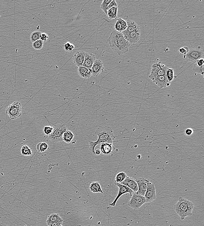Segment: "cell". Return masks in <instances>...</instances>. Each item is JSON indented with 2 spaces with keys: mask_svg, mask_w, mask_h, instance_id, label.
<instances>
[{
  "mask_svg": "<svg viewBox=\"0 0 204 226\" xmlns=\"http://www.w3.org/2000/svg\"><path fill=\"white\" fill-rule=\"evenodd\" d=\"M151 81L160 88H166L170 85V83L168 81L166 74L158 76Z\"/></svg>",
  "mask_w": 204,
  "mask_h": 226,
  "instance_id": "obj_14",
  "label": "cell"
},
{
  "mask_svg": "<svg viewBox=\"0 0 204 226\" xmlns=\"http://www.w3.org/2000/svg\"><path fill=\"white\" fill-rule=\"evenodd\" d=\"M112 0H103L101 5V9L107 15L108 6Z\"/></svg>",
  "mask_w": 204,
  "mask_h": 226,
  "instance_id": "obj_30",
  "label": "cell"
},
{
  "mask_svg": "<svg viewBox=\"0 0 204 226\" xmlns=\"http://www.w3.org/2000/svg\"><path fill=\"white\" fill-rule=\"evenodd\" d=\"M95 154H96V155H99L101 153L100 150L99 149L96 150V151H95Z\"/></svg>",
  "mask_w": 204,
  "mask_h": 226,
  "instance_id": "obj_41",
  "label": "cell"
},
{
  "mask_svg": "<svg viewBox=\"0 0 204 226\" xmlns=\"http://www.w3.org/2000/svg\"><path fill=\"white\" fill-rule=\"evenodd\" d=\"M89 189L93 193H103L101 186L98 182H93L90 185Z\"/></svg>",
  "mask_w": 204,
  "mask_h": 226,
  "instance_id": "obj_23",
  "label": "cell"
},
{
  "mask_svg": "<svg viewBox=\"0 0 204 226\" xmlns=\"http://www.w3.org/2000/svg\"><path fill=\"white\" fill-rule=\"evenodd\" d=\"M63 220L62 218L58 214H52L49 215L46 220V223L48 226L52 223H63Z\"/></svg>",
  "mask_w": 204,
  "mask_h": 226,
  "instance_id": "obj_20",
  "label": "cell"
},
{
  "mask_svg": "<svg viewBox=\"0 0 204 226\" xmlns=\"http://www.w3.org/2000/svg\"><path fill=\"white\" fill-rule=\"evenodd\" d=\"M147 189L145 197L146 203H151L156 198L155 187V184L151 183L149 180L147 179Z\"/></svg>",
  "mask_w": 204,
  "mask_h": 226,
  "instance_id": "obj_10",
  "label": "cell"
},
{
  "mask_svg": "<svg viewBox=\"0 0 204 226\" xmlns=\"http://www.w3.org/2000/svg\"><path fill=\"white\" fill-rule=\"evenodd\" d=\"M137 183L138 190L136 194L142 196H145L147 189V179L143 178H138L135 179Z\"/></svg>",
  "mask_w": 204,
  "mask_h": 226,
  "instance_id": "obj_13",
  "label": "cell"
},
{
  "mask_svg": "<svg viewBox=\"0 0 204 226\" xmlns=\"http://www.w3.org/2000/svg\"><path fill=\"white\" fill-rule=\"evenodd\" d=\"M188 51H189V49H188V47H183L179 48L178 51H179L180 53H182V54H183L184 55H183L184 56H183V58H184L186 54L188 53Z\"/></svg>",
  "mask_w": 204,
  "mask_h": 226,
  "instance_id": "obj_35",
  "label": "cell"
},
{
  "mask_svg": "<svg viewBox=\"0 0 204 226\" xmlns=\"http://www.w3.org/2000/svg\"><path fill=\"white\" fill-rule=\"evenodd\" d=\"M167 68L165 65L161 64L160 62L155 63L151 66V71L148 78L152 81L158 76L165 75Z\"/></svg>",
  "mask_w": 204,
  "mask_h": 226,
  "instance_id": "obj_6",
  "label": "cell"
},
{
  "mask_svg": "<svg viewBox=\"0 0 204 226\" xmlns=\"http://www.w3.org/2000/svg\"><path fill=\"white\" fill-rule=\"evenodd\" d=\"M51 134L49 135V139L53 143L61 142L64 132L68 130L67 126L64 123H59L54 125Z\"/></svg>",
  "mask_w": 204,
  "mask_h": 226,
  "instance_id": "obj_4",
  "label": "cell"
},
{
  "mask_svg": "<svg viewBox=\"0 0 204 226\" xmlns=\"http://www.w3.org/2000/svg\"><path fill=\"white\" fill-rule=\"evenodd\" d=\"M77 226H80V225H77Z\"/></svg>",
  "mask_w": 204,
  "mask_h": 226,
  "instance_id": "obj_42",
  "label": "cell"
},
{
  "mask_svg": "<svg viewBox=\"0 0 204 226\" xmlns=\"http://www.w3.org/2000/svg\"><path fill=\"white\" fill-rule=\"evenodd\" d=\"M64 49L67 52H71L73 51L75 48V45L71 43L68 42L64 45Z\"/></svg>",
  "mask_w": 204,
  "mask_h": 226,
  "instance_id": "obj_32",
  "label": "cell"
},
{
  "mask_svg": "<svg viewBox=\"0 0 204 226\" xmlns=\"http://www.w3.org/2000/svg\"><path fill=\"white\" fill-rule=\"evenodd\" d=\"M49 226H63L62 223H54L51 224Z\"/></svg>",
  "mask_w": 204,
  "mask_h": 226,
  "instance_id": "obj_40",
  "label": "cell"
},
{
  "mask_svg": "<svg viewBox=\"0 0 204 226\" xmlns=\"http://www.w3.org/2000/svg\"><path fill=\"white\" fill-rule=\"evenodd\" d=\"M113 7H118L117 4L115 0H112L111 2L109 4L108 6V10Z\"/></svg>",
  "mask_w": 204,
  "mask_h": 226,
  "instance_id": "obj_39",
  "label": "cell"
},
{
  "mask_svg": "<svg viewBox=\"0 0 204 226\" xmlns=\"http://www.w3.org/2000/svg\"><path fill=\"white\" fill-rule=\"evenodd\" d=\"M53 127L50 126H46L44 128L43 131L44 134L47 136L51 134L53 132Z\"/></svg>",
  "mask_w": 204,
  "mask_h": 226,
  "instance_id": "obj_33",
  "label": "cell"
},
{
  "mask_svg": "<svg viewBox=\"0 0 204 226\" xmlns=\"http://www.w3.org/2000/svg\"><path fill=\"white\" fill-rule=\"evenodd\" d=\"M91 74L94 77H96L104 71L103 62L100 60H96L91 67Z\"/></svg>",
  "mask_w": 204,
  "mask_h": 226,
  "instance_id": "obj_12",
  "label": "cell"
},
{
  "mask_svg": "<svg viewBox=\"0 0 204 226\" xmlns=\"http://www.w3.org/2000/svg\"><path fill=\"white\" fill-rule=\"evenodd\" d=\"M85 52L82 51L76 52L73 56V62L74 64L78 67L82 66L85 60Z\"/></svg>",
  "mask_w": 204,
  "mask_h": 226,
  "instance_id": "obj_16",
  "label": "cell"
},
{
  "mask_svg": "<svg viewBox=\"0 0 204 226\" xmlns=\"http://www.w3.org/2000/svg\"><path fill=\"white\" fill-rule=\"evenodd\" d=\"M108 42L111 49L119 55L127 52L131 45L124 38L122 33L118 32L115 29L111 32Z\"/></svg>",
  "mask_w": 204,
  "mask_h": 226,
  "instance_id": "obj_1",
  "label": "cell"
},
{
  "mask_svg": "<svg viewBox=\"0 0 204 226\" xmlns=\"http://www.w3.org/2000/svg\"><path fill=\"white\" fill-rule=\"evenodd\" d=\"M96 60V58L95 54L91 53L86 52L85 60L82 66L89 69H91L94 62Z\"/></svg>",
  "mask_w": 204,
  "mask_h": 226,
  "instance_id": "obj_15",
  "label": "cell"
},
{
  "mask_svg": "<svg viewBox=\"0 0 204 226\" xmlns=\"http://www.w3.org/2000/svg\"><path fill=\"white\" fill-rule=\"evenodd\" d=\"M75 135L70 130H67L64 132L62 136V140L67 144H70L73 140Z\"/></svg>",
  "mask_w": 204,
  "mask_h": 226,
  "instance_id": "obj_22",
  "label": "cell"
},
{
  "mask_svg": "<svg viewBox=\"0 0 204 226\" xmlns=\"http://www.w3.org/2000/svg\"><path fill=\"white\" fill-rule=\"evenodd\" d=\"M100 150L101 152L103 154L109 155L112 154L115 150V147L113 144H109V143H102L101 144Z\"/></svg>",
  "mask_w": 204,
  "mask_h": 226,
  "instance_id": "obj_18",
  "label": "cell"
},
{
  "mask_svg": "<svg viewBox=\"0 0 204 226\" xmlns=\"http://www.w3.org/2000/svg\"><path fill=\"white\" fill-rule=\"evenodd\" d=\"M32 46L34 49L36 50H40L43 48V42L41 41V40H39L32 43Z\"/></svg>",
  "mask_w": 204,
  "mask_h": 226,
  "instance_id": "obj_31",
  "label": "cell"
},
{
  "mask_svg": "<svg viewBox=\"0 0 204 226\" xmlns=\"http://www.w3.org/2000/svg\"><path fill=\"white\" fill-rule=\"evenodd\" d=\"M120 184L128 187L134 193H136L138 190L137 183L136 182L135 179L133 178L127 176V178L125 179V180Z\"/></svg>",
  "mask_w": 204,
  "mask_h": 226,
  "instance_id": "obj_17",
  "label": "cell"
},
{
  "mask_svg": "<svg viewBox=\"0 0 204 226\" xmlns=\"http://www.w3.org/2000/svg\"><path fill=\"white\" fill-rule=\"evenodd\" d=\"M193 70L195 73H200L203 75H204V67L199 68L197 67L195 64H194Z\"/></svg>",
  "mask_w": 204,
  "mask_h": 226,
  "instance_id": "obj_34",
  "label": "cell"
},
{
  "mask_svg": "<svg viewBox=\"0 0 204 226\" xmlns=\"http://www.w3.org/2000/svg\"><path fill=\"white\" fill-rule=\"evenodd\" d=\"M124 38L129 42L131 45H133L139 41L140 38V29L130 32L123 31L122 32Z\"/></svg>",
  "mask_w": 204,
  "mask_h": 226,
  "instance_id": "obj_11",
  "label": "cell"
},
{
  "mask_svg": "<svg viewBox=\"0 0 204 226\" xmlns=\"http://www.w3.org/2000/svg\"><path fill=\"white\" fill-rule=\"evenodd\" d=\"M78 73L80 77L84 79L89 78L92 75L91 70L83 66L78 67Z\"/></svg>",
  "mask_w": 204,
  "mask_h": 226,
  "instance_id": "obj_21",
  "label": "cell"
},
{
  "mask_svg": "<svg viewBox=\"0 0 204 226\" xmlns=\"http://www.w3.org/2000/svg\"><path fill=\"white\" fill-rule=\"evenodd\" d=\"M126 174L124 172H121L117 174V175H116V178H115V182L117 183H121V182H123L125 179L127 177Z\"/></svg>",
  "mask_w": 204,
  "mask_h": 226,
  "instance_id": "obj_27",
  "label": "cell"
},
{
  "mask_svg": "<svg viewBox=\"0 0 204 226\" xmlns=\"http://www.w3.org/2000/svg\"><path fill=\"white\" fill-rule=\"evenodd\" d=\"M204 52L203 49L198 48L189 50L188 53L183 58L188 62L195 61L198 60L203 58Z\"/></svg>",
  "mask_w": 204,
  "mask_h": 226,
  "instance_id": "obj_8",
  "label": "cell"
},
{
  "mask_svg": "<svg viewBox=\"0 0 204 226\" xmlns=\"http://www.w3.org/2000/svg\"><path fill=\"white\" fill-rule=\"evenodd\" d=\"M115 30L118 32L122 33L126 30L127 28V24L126 21L124 20L121 18H118L117 19L115 24Z\"/></svg>",
  "mask_w": 204,
  "mask_h": 226,
  "instance_id": "obj_19",
  "label": "cell"
},
{
  "mask_svg": "<svg viewBox=\"0 0 204 226\" xmlns=\"http://www.w3.org/2000/svg\"><path fill=\"white\" fill-rule=\"evenodd\" d=\"M193 129L191 128H188L186 129L184 131L185 135L187 136H191L192 134H193Z\"/></svg>",
  "mask_w": 204,
  "mask_h": 226,
  "instance_id": "obj_37",
  "label": "cell"
},
{
  "mask_svg": "<svg viewBox=\"0 0 204 226\" xmlns=\"http://www.w3.org/2000/svg\"><path fill=\"white\" fill-rule=\"evenodd\" d=\"M114 184L118 188V191L116 197L113 202L109 204L110 206L112 207H116V204L118 200L119 199L121 196L126 195V194H128L130 195V196L131 197L134 193L128 187L125 186V185H121L119 183H116V182H114Z\"/></svg>",
  "mask_w": 204,
  "mask_h": 226,
  "instance_id": "obj_9",
  "label": "cell"
},
{
  "mask_svg": "<svg viewBox=\"0 0 204 226\" xmlns=\"http://www.w3.org/2000/svg\"><path fill=\"white\" fill-rule=\"evenodd\" d=\"M146 203L144 196L140 195L134 193L131 197L130 200L128 203V206L134 210L139 209L143 205Z\"/></svg>",
  "mask_w": 204,
  "mask_h": 226,
  "instance_id": "obj_7",
  "label": "cell"
},
{
  "mask_svg": "<svg viewBox=\"0 0 204 226\" xmlns=\"http://www.w3.org/2000/svg\"><path fill=\"white\" fill-rule=\"evenodd\" d=\"M166 76L167 79L169 83H171L173 81L175 78V75H174V72L173 69L170 68H167L166 71Z\"/></svg>",
  "mask_w": 204,
  "mask_h": 226,
  "instance_id": "obj_28",
  "label": "cell"
},
{
  "mask_svg": "<svg viewBox=\"0 0 204 226\" xmlns=\"http://www.w3.org/2000/svg\"><path fill=\"white\" fill-rule=\"evenodd\" d=\"M49 148V145L45 142L39 143L36 146V149L39 153H43Z\"/></svg>",
  "mask_w": 204,
  "mask_h": 226,
  "instance_id": "obj_26",
  "label": "cell"
},
{
  "mask_svg": "<svg viewBox=\"0 0 204 226\" xmlns=\"http://www.w3.org/2000/svg\"><path fill=\"white\" fill-rule=\"evenodd\" d=\"M41 34V33L39 31H36L32 33L30 36V40L31 42L33 43L40 40Z\"/></svg>",
  "mask_w": 204,
  "mask_h": 226,
  "instance_id": "obj_29",
  "label": "cell"
},
{
  "mask_svg": "<svg viewBox=\"0 0 204 226\" xmlns=\"http://www.w3.org/2000/svg\"><path fill=\"white\" fill-rule=\"evenodd\" d=\"M195 64L197 67L199 68H203L204 67V60L203 58L200 59L195 61Z\"/></svg>",
  "mask_w": 204,
  "mask_h": 226,
  "instance_id": "obj_36",
  "label": "cell"
},
{
  "mask_svg": "<svg viewBox=\"0 0 204 226\" xmlns=\"http://www.w3.org/2000/svg\"><path fill=\"white\" fill-rule=\"evenodd\" d=\"M95 134L98 137V139L95 142L89 141V144L90 150L94 154H95V148L97 145L106 143L113 144L116 138L113 130L108 126H99L95 132Z\"/></svg>",
  "mask_w": 204,
  "mask_h": 226,
  "instance_id": "obj_2",
  "label": "cell"
},
{
  "mask_svg": "<svg viewBox=\"0 0 204 226\" xmlns=\"http://www.w3.org/2000/svg\"><path fill=\"white\" fill-rule=\"evenodd\" d=\"M118 7H113L108 10L107 11V15L110 19H114L117 18Z\"/></svg>",
  "mask_w": 204,
  "mask_h": 226,
  "instance_id": "obj_24",
  "label": "cell"
},
{
  "mask_svg": "<svg viewBox=\"0 0 204 226\" xmlns=\"http://www.w3.org/2000/svg\"><path fill=\"white\" fill-rule=\"evenodd\" d=\"M194 207V204L192 201L183 197L178 198L174 207L175 213L179 216L181 220H184L186 217L193 215Z\"/></svg>",
  "mask_w": 204,
  "mask_h": 226,
  "instance_id": "obj_3",
  "label": "cell"
},
{
  "mask_svg": "<svg viewBox=\"0 0 204 226\" xmlns=\"http://www.w3.org/2000/svg\"><path fill=\"white\" fill-rule=\"evenodd\" d=\"M21 153L23 156H31L32 155L31 149L27 145H24L21 149Z\"/></svg>",
  "mask_w": 204,
  "mask_h": 226,
  "instance_id": "obj_25",
  "label": "cell"
},
{
  "mask_svg": "<svg viewBox=\"0 0 204 226\" xmlns=\"http://www.w3.org/2000/svg\"><path fill=\"white\" fill-rule=\"evenodd\" d=\"M5 113L11 120H15L18 118L21 115V103L17 101L13 102L7 107Z\"/></svg>",
  "mask_w": 204,
  "mask_h": 226,
  "instance_id": "obj_5",
  "label": "cell"
},
{
  "mask_svg": "<svg viewBox=\"0 0 204 226\" xmlns=\"http://www.w3.org/2000/svg\"><path fill=\"white\" fill-rule=\"evenodd\" d=\"M49 38V36H48V35L47 34L43 33H41V34L40 40H41V41H43L44 42L47 41L48 40Z\"/></svg>",
  "mask_w": 204,
  "mask_h": 226,
  "instance_id": "obj_38",
  "label": "cell"
}]
</instances>
